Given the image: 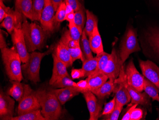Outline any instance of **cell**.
I'll use <instances>...</instances> for the list:
<instances>
[{"mask_svg": "<svg viewBox=\"0 0 159 120\" xmlns=\"http://www.w3.org/2000/svg\"><path fill=\"white\" fill-rule=\"evenodd\" d=\"M41 113L46 120H58L61 116V104L52 90L39 89L36 91Z\"/></svg>", "mask_w": 159, "mask_h": 120, "instance_id": "6da1fadb", "label": "cell"}, {"mask_svg": "<svg viewBox=\"0 0 159 120\" xmlns=\"http://www.w3.org/2000/svg\"><path fill=\"white\" fill-rule=\"evenodd\" d=\"M25 17L21 29L24 32L26 45L29 52L41 50L44 45L46 32L42 26L34 23H29Z\"/></svg>", "mask_w": 159, "mask_h": 120, "instance_id": "7a4b0ae2", "label": "cell"}, {"mask_svg": "<svg viewBox=\"0 0 159 120\" xmlns=\"http://www.w3.org/2000/svg\"><path fill=\"white\" fill-rule=\"evenodd\" d=\"M2 56L6 74L11 81L20 82L23 79L21 60L16 48H2Z\"/></svg>", "mask_w": 159, "mask_h": 120, "instance_id": "3957f363", "label": "cell"}, {"mask_svg": "<svg viewBox=\"0 0 159 120\" xmlns=\"http://www.w3.org/2000/svg\"><path fill=\"white\" fill-rule=\"evenodd\" d=\"M54 49L53 46L45 52H33L30 54L28 61L21 65L23 74L26 78L34 83L40 82V70L41 61L43 58L50 54Z\"/></svg>", "mask_w": 159, "mask_h": 120, "instance_id": "277c9868", "label": "cell"}, {"mask_svg": "<svg viewBox=\"0 0 159 120\" xmlns=\"http://www.w3.org/2000/svg\"><path fill=\"white\" fill-rule=\"evenodd\" d=\"M40 108L41 105L36 91L33 90L30 86L26 84L25 95L19 102L18 107V115L35 111Z\"/></svg>", "mask_w": 159, "mask_h": 120, "instance_id": "5b68a950", "label": "cell"}, {"mask_svg": "<svg viewBox=\"0 0 159 120\" xmlns=\"http://www.w3.org/2000/svg\"><path fill=\"white\" fill-rule=\"evenodd\" d=\"M137 36L136 32L133 28H130L128 29L122 41L120 48V56L122 64L132 53L141 50Z\"/></svg>", "mask_w": 159, "mask_h": 120, "instance_id": "8992f818", "label": "cell"}, {"mask_svg": "<svg viewBox=\"0 0 159 120\" xmlns=\"http://www.w3.org/2000/svg\"><path fill=\"white\" fill-rule=\"evenodd\" d=\"M11 36L13 46L19 55L21 62L26 63L29 60L30 54L29 53L27 48L23 30L21 28L14 29L11 34Z\"/></svg>", "mask_w": 159, "mask_h": 120, "instance_id": "52a82bcc", "label": "cell"}, {"mask_svg": "<svg viewBox=\"0 0 159 120\" xmlns=\"http://www.w3.org/2000/svg\"><path fill=\"white\" fill-rule=\"evenodd\" d=\"M55 12L51 0H46L40 21L41 26L47 34L52 33L55 28Z\"/></svg>", "mask_w": 159, "mask_h": 120, "instance_id": "ba28073f", "label": "cell"}, {"mask_svg": "<svg viewBox=\"0 0 159 120\" xmlns=\"http://www.w3.org/2000/svg\"><path fill=\"white\" fill-rule=\"evenodd\" d=\"M126 79L129 85L139 92L143 90L144 78L138 72L131 60L126 69Z\"/></svg>", "mask_w": 159, "mask_h": 120, "instance_id": "9c48e42d", "label": "cell"}, {"mask_svg": "<svg viewBox=\"0 0 159 120\" xmlns=\"http://www.w3.org/2000/svg\"><path fill=\"white\" fill-rule=\"evenodd\" d=\"M119 78H120L123 81L126 87L128 90L129 94L131 95L132 99H131L130 105H133L135 104H141L143 105L147 106L150 105V97L148 96L146 93H142V92H139L129 85L127 82L125 73L124 71V67L123 66L121 67Z\"/></svg>", "mask_w": 159, "mask_h": 120, "instance_id": "30bf717a", "label": "cell"}, {"mask_svg": "<svg viewBox=\"0 0 159 120\" xmlns=\"http://www.w3.org/2000/svg\"><path fill=\"white\" fill-rule=\"evenodd\" d=\"M122 66L123 64L121 62L120 56H119L115 49L113 48L110 54L108 64L102 73L107 76L109 79L115 81L119 76Z\"/></svg>", "mask_w": 159, "mask_h": 120, "instance_id": "8fae6325", "label": "cell"}, {"mask_svg": "<svg viewBox=\"0 0 159 120\" xmlns=\"http://www.w3.org/2000/svg\"><path fill=\"white\" fill-rule=\"evenodd\" d=\"M25 17H26L19 12L12 10L3 20L1 26L5 28L11 35L14 29L21 28Z\"/></svg>", "mask_w": 159, "mask_h": 120, "instance_id": "7c38bea8", "label": "cell"}, {"mask_svg": "<svg viewBox=\"0 0 159 120\" xmlns=\"http://www.w3.org/2000/svg\"><path fill=\"white\" fill-rule=\"evenodd\" d=\"M142 73L146 78L154 84L159 89V68L153 62L147 60H139Z\"/></svg>", "mask_w": 159, "mask_h": 120, "instance_id": "4fadbf2b", "label": "cell"}, {"mask_svg": "<svg viewBox=\"0 0 159 120\" xmlns=\"http://www.w3.org/2000/svg\"><path fill=\"white\" fill-rule=\"evenodd\" d=\"M90 113V120H97L101 116L102 105L99 103L95 95L92 91L83 93Z\"/></svg>", "mask_w": 159, "mask_h": 120, "instance_id": "5bb4252c", "label": "cell"}, {"mask_svg": "<svg viewBox=\"0 0 159 120\" xmlns=\"http://www.w3.org/2000/svg\"><path fill=\"white\" fill-rule=\"evenodd\" d=\"M15 101L9 95L3 91L0 93V118L1 120H6L12 117L14 111Z\"/></svg>", "mask_w": 159, "mask_h": 120, "instance_id": "9a60e30c", "label": "cell"}, {"mask_svg": "<svg viewBox=\"0 0 159 120\" xmlns=\"http://www.w3.org/2000/svg\"><path fill=\"white\" fill-rule=\"evenodd\" d=\"M53 60V67L51 78L49 81V84L52 85L58 79L64 76H69L66 65L60 60L54 53H52Z\"/></svg>", "mask_w": 159, "mask_h": 120, "instance_id": "2e32d148", "label": "cell"}, {"mask_svg": "<svg viewBox=\"0 0 159 120\" xmlns=\"http://www.w3.org/2000/svg\"><path fill=\"white\" fill-rule=\"evenodd\" d=\"M55 94L61 105H64L66 102L80 93L78 88L67 87L64 88L51 89Z\"/></svg>", "mask_w": 159, "mask_h": 120, "instance_id": "e0dca14e", "label": "cell"}, {"mask_svg": "<svg viewBox=\"0 0 159 120\" xmlns=\"http://www.w3.org/2000/svg\"><path fill=\"white\" fill-rule=\"evenodd\" d=\"M114 82L119 84L118 88H116L114 90L115 92V101L120 105L124 106L131 101V95L124 82L120 78L118 77L115 79Z\"/></svg>", "mask_w": 159, "mask_h": 120, "instance_id": "ac0fdd59", "label": "cell"}, {"mask_svg": "<svg viewBox=\"0 0 159 120\" xmlns=\"http://www.w3.org/2000/svg\"><path fill=\"white\" fill-rule=\"evenodd\" d=\"M16 10L32 21H36L32 0H16Z\"/></svg>", "mask_w": 159, "mask_h": 120, "instance_id": "d6986e66", "label": "cell"}, {"mask_svg": "<svg viewBox=\"0 0 159 120\" xmlns=\"http://www.w3.org/2000/svg\"><path fill=\"white\" fill-rule=\"evenodd\" d=\"M53 53L67 68L73 65L74 62L68 49L60 41L58 42L54 47Z\"/></svg>", "mask_w": 159, "mask_h": 120, "instance_id": "ffe728a7", "label": "cell"}, {"mask_svg": "<svg viewBox=\"0 0 159 120\" xmlns=\"http://www.w3.org/2000/svg\"><path fill=\"white\" fill-rule=\"evenodd\" d=\"M89 43L93 52L98 54L103 52L102 40L98 30V26L94 28L93 32L89 36Z\"/></svg>", "mask_w": 159, "mask_h": 120, "instance_id": "44dd1931", "label": "cell"}, {"mask_svg": "<svg viewBox=\"0 0 159 120\" xmlns=\"http://www.w3.org/2000/svg\"><path fill=\"white\" fill-rule=\"evenodd\" d=\"M108 79L107 76L104 73H99L90 75L86 79L89 84L90 91L92 92L102 86L107 81Z\"/></svg>", "mask_w": 159, "mask_h": 120, "instance_id": "7402d4cb", "label": "cell"}, {"mask_svg": "<svg viewBox=\"0 0 159 120\" xmlns=\"http://www.w3.org/2000/svg\"><path fill=\"white\" fill-rule=\"evenodd\" d=\"M11 83L12 86L8 90L7 94L20 102L25 95L26 84L18 81H12Z\"/></svg>", "mask_w": 159, "mask_h": 120, "instance_id": "603a6c76", "label": "cell"}, {"mask_svg": "<svg viewBox=\"0 0 159 120\" xmlns=\"http://www.w3.org/2000/svg\"><path fill=\"white\" fill-rule=\"evenodd\" d=\"M117 85V84L115 83L114 80L110 79L109 81H106L102 86L92 91V93L100 100L103 99L114 91Z\"/></svg>", "mask_w": 159, "mask_h": 120, "instance_id": "cb8c5ba5", "label": "cell"}, {"mask_svg": "<svg viewBox=\"0 0 159 120\" xmlns=\"http://www.w3.org/2000/svg\"><path fill=\"white\" fill-rule=\"evenodd\" d=\"M146 36L149 45L159 55V29L151 28L147 32Z\"/></svg>", "mask_w": 159, "mask_h": 120, "instance_id": "d4e9b609", "label": "cell"}, {"mask_svg": "<svg viewBox=\"0 0 159 120\" xmlns=\"http://www.w3.org/2000/svg\"><path fill=\"white\" fill-rule=\"evenodd\" d=\"M7 120H46L41 113L40 109L28 112L24 114L18 115L17 116H12L6 119Z\"/></svg>", "mask_w": 159, "mask_h": 120, "instance_id": "484cf974", "label": "cell"}, {"mask_svg": "<svg viewBox=\"0 0 159 120\" xmlns=\"http://www.w3.org/2000/svg\"><path fill=\"white\" fill-rule=\"evenodd\" d=\"M86 12L87 20L84 30L87 36H89L93 32L94 29L96 26H98V20L97 17L93 12L88 10L86 11Z\"/></svg>", "mask_w": 159, "mask_h": 120, "instance_id": "4316f807", "label": "cell"}, {"mask_svg": "<svg viewBox=\"0 0 159 120\" xmlns=\"http://www.w3.org/2000/svg\"><path fill=\"white\" fill-rule=\"evenodd\" d=\"M143 90L145 93L152 98L153 101L159 103V89L154 84L147 79L144 78Z\"/></svg>", "mask_w": 159, "mask_h": 120, "instance_id": "83f0119b", "label": "cell"}, {"mask_svg": "<svg viewBox=\"0 0 159 120\" xmlns=\"http://www.w3.org/2000/svg\"><path fill=\"white\" fill-rule=\"evenodd\" d=\"M98 64V57L96 55L94 58L85 60L83 62L82 69L84 72L85 77H89L96 71Z\"/></svg>", "mask_w": 159, "mask_h": 120, "instance_id": "f1b7e54d", "label": "cell"}, {"mask_svg": "<svg viewBox=\"0 0 159 120\" xmlns=\"http://www.w3.org/2000/svg\"><path fill=\"white\" fill-rule=\"evenodd\" d=\"M84 30H83V34L80 40V47L83 52L84 59L85 60L93 58L92 54V49L89 43V39L87 37Z\"/></svg>", "mask_w": 159, "mask_h": 120, "instance_id": "f546056e", "label": "cell"}, {"mask_svg": "<svg viewBox=\"0 0 159 120\" xmlns=\"http://www.w3.org/2000/svg\"><path fill=\"white\" fill-rule=\"evenodd\" d=\"M97 56L98 57L97 68L96 71L93 74L102 73L103 70H105L107 64H108V61L109 60L110 56V54L103 51L101 53L97 54Z\"/></svg>", "mask_w": 159, "mask_h": 120, "instance_id": "4dcf8cb0", "label": "cell"}, {"mask_svg": "<svg viewBox=\"0 0 159 120\" xmlns=\"http://www.w3.org/2000/svg\"><path fill=\"white\" fill-rule=\"evenodd\" d=\"M60 41L68 49L69 48H76L80 46V44L75 41L71 38L70 34L69 31L66 30L63 31Z\"/></svg>", "mask_w": 159, "mask_h": 120, "instance_id": "1f68e13d", "label": "cell"}, {"mask_svg": "<svg viewBox=\"0 0 159 120\" xmlns=\"http://www.w3.org/2000/svg\"><path fill=\"white\" fill-rule=\"evenodd\" d=\"M55 88H64L67 87L77 88V83L70 78L69 76H64L58 79L52 85Z\"/></svg>", "mask_w": 159, "mask_h": 120, "instance_id": "d6a6232c", "label": "cell"}, {"mask_svg": "<svg viewBox=\"0 0 159 120\" xmlns=\"http://www.w3.org/2000/svg\"><path fill=\"white\" fill-rule=\"evenodd\" d=\"M69 31L71 38L75 41L80 43V40H81V36L84 30L76 26L74 22H70L69 24Z\"/></svg>", "mask_w": 159, "mask_h": 120, "instance_id": "836d02e7", "label": "cell"}, {"mask_svg": "<svg viewBox=\"0 0 159 120\" xmlns=\"http://www.w3.org/2000/svg\"><path fill=\"white\" fill-rule=\"evenodd\" d=\"M46 0H33V8L36 21H40L42 12L45 6Z\"/></svg>", "mask_w": 159, "mask_h": 120, "instance_id": "e575fe53", "label": "cell"}, {"mask_svg": "<svg viewBox=\"0 0 159 120\" xmlns=\"http://www.w3.org/2000/svg\"><path fill=\"white\" fill-rule=\"evenodd\" d=\"M74 23L78 26L84 30V28L85 23V16L84 7L78 11L75 12Z\"/></svg>", "mask_w": 159, "mask_h": 120, "instance_id": "d590c367", "label": "cell"}, {"mask_svg": "<svg viewBox=\"0 0 159 120\" xmlns=\"http://www.w3.org/2000/svg\"><path fill=\"white\" fill-rule=\"evenodd\" d=\"M66 13V3L63 2L59 6V7L56 11L55 15V20L56 22H63L65 20Z\"/></svg>", "mask_w": 159, "mask_h": 120, "instance_id": "8d00e7d4", "label": "cell"}, {"mask_svg": "<svg viewBox=\"0 0 159 120\" xmlns=\"http://www.w3.org/2000/svg\"><path fill=\"white\" fill-rule=\"evenodd\" d=\"M124 106L120 105L118 103L116 102L115 108L112 113L108 115H104L103 120H117L119 117L120 114L122 111Z\"/></svg>", "mask_w": 159, "mask_h": 120, "instance_id": "74e56055", "label": "cell"}, {"mask_svg": "<svg viewBox=\"0 0 159 120\" xmlns=\"http://www.w3.org/2000/svg\"><path fill=\"white\" fill-rule=\"evenodd\" d=\"M68 50L73 59V62H75L77 60H80L83 62L85 60L80 46L76 48H69Z\"/></svg>", "mask_w": 159, "mask_h": 120, "instance_id": "f35d334b", "label": "cell"}, {"mask_svg": "<svg viewBox=\"0 0 159 120\" xmlns=\"http://www.w3.org/2000/svg\"><path fill=\"white\" fill-rule=\"evenodd\" d=\"M115 104H116V101H115V97H114L113 99H112L110 102L105 103L103 111L101 113V116L102 115L104 116V115H108L111 113L115 108Z\"/></svg>", "mask_w": 159, "mask_h": 120, "instance_id": "ab89813d", "label": "cell"}, {"mask_svg": "<svg viewBox=\"0 0 159 120\" xmlns=\"http://www.w3.org/2000/svg\"><path fill=\"white\" fill-rule=\"evenodd\" d=\"M12 10L11 8L5 6L2 0H0V22H2Z\"/></svg>", "mask_w": 159, "mask_h": 120, "instance_id": "60d3db41", "label": "cell"}, {"mask_svg": "<svg viewBox=\"0 0 159 120\" xmlns=\"http://www.w3.org/2000/svg\"><path fill=\"white\" fill-rule=\"evenodd\" d=\"M77 86L80 93L82 94L86 91H90V86L86 79L80 80L79 82L77 83Z\"/></svg>", "mask_w": 159, "mask_h": 120, "instance_id": "b9f144b4", "label": "cell"}, {"mask_svg": "<svg viewBox=\"0 0 159 120\" xmlns=\"http://www.w3.org/2000/svg\"><path fill=\"white\" fill-rule=\"evenodd\" d=\"M64 2L70 5L75 12L78 11L83 8V5L80 2L79 0H65Z\"/></svg>", "mask_w": 159, "mask_h": 120, "instance_id": "7bdbcfd3", "label": "cell"}, {"mask_svg": "<svg viewBox=\"0 0 159 120\" xmlns=\"http://www.w3.org/2000/svg\"><path fill=\"white\" fill-rule=\"evenodd\" d=\"M143 117V111L140 108H135L130 116V120H140Z\"/></svg>", "mask_w": 159, "mask_h": 120, "instance_id": "ee69618b", "label": "cell"}, {"mask_svg": "<svg viewBox=\"0 0 159 120\" xmlns=\"http://www.w3.org/2000/svg\"><path fill=\"white\" fill-rule=\"evenodd\" d=\"M71 78L73 79L84 78V72L83 69H73L71 71Z\"/></svg>", "mask_w": 159, "mask_h": 120, "instance_id": "f6af8a7d", "label": "cell"}, {"mask_svg": "<svg viewBox=\"0 0 159 120\" xmlns=\"http://www.w3.org/2000/svg\"><path fill=\"white\" fill-rule=\"evenodd\" d=\"M137 105H138V104H135L133 105H131V107L129 109L127 112L125 114V115L122 117L121 120H130V116H131V113H132L133 110H134L135 108H136Z\"/></svg>", "mask_w": 159, "mask_h": 120, "instance_id": "bcb514c9", "label": "cell"}, {"mask_svg": "<svg viewBox=\"0 0 159 120\" xmlns=\"http://www.w3.org/2000/svg\"><path fill=\"white\" fill-rule=\"evenodd\" d=\"M7 47V43H6L3 35L2 34V30H1V33H0V48L1 49Z\"/></svg>", "mask_w": 159, "mask_h": 120, "instance_id": "7dc6e473", "label": "cell"}, {"mask_svg": "<svg viewBox=\"0 0 159 120\" xmlns=\"http://www.w3.org/2000/svg\"><path fill=\"white\" fill-rule=\"evenodd\" d=\"M62 1L63 0H51V2L52 3L53 5L55 12L57 11V9L59 7V5L63 2Z\"/></svg>", "mask_w": 159, "mask_h": 120, "instance_id": "c3c4849f", "label": "cell"}, {"mask_svg": "<svg viewBox=\"0 0 159 120\" xmlns=\"http://www.w3.org/2000/svg\"><path fill=\"white\" fill-rule=\"evenodd\" d=\"M75 12H70L66 16L65 20L68 21L69 23L70 22H74V19H75Z\"/></svg>", "mask_w": 159, "mask_h": 120, "instance_id": "681fc988", "label": "cell"}, {"mask_svg": "<svg viewBox=\"0 0 159 120\" xmlns=\"http://www.w3.org/2000/svg\"><path fill=\"white\" fill-rule=\"evenodd\" d=\"M74 12V10L72 8L70 5L68 3H66V15L70 13V12Z\"/></svg>", "mask_w": 159, "mask_h": 120, "instance_id": "f907efd6", "label": "cell"}]
</instances>
